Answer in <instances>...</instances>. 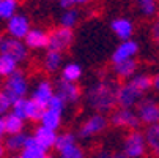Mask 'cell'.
I'll list each match as a JSON object with an SVG mask.
<instances>
[{
  "label": "cell",
  "instance_id": "obj_1",
  "mask_svg": "<svg viewBox=\"0 0 159 158\" xmlns=\"http://www.w3.org/2000/svg\"><path fill=\"white\" fill-rule=\"evenodd\" d=\"M118 82L113 78H101L88 87L85 92L87 104L96 111V114H107L117 104V90Z\"/></svg>",
  "mask_w": 159,
  "mask_h": 158
},
{
  "label": "cell",
  "instance_id": "obj_2",
  "mask_svg": "<svg viewBox=\"0 0 159 158\" xmlns=\"http://www.w3.org/2000/svg\"><path fill=\"white\" fill-rule=\"evenodd\" d=\"M2 92L8 98L10 104H13L19 98H25V95L29 92V81H27L25 73L22 70H16L13 74L5 78Z\"/></svg>",
  "mask_w": 159,
  "mask_h": 158
},
{
  "label": "cell",
  "instance_id": "obj_3",
  "mask_svg": "<svg viewBox=\"0 0 159 158\" xmlns=\"http://www.w3.org/2000/svg\"><path fill=\"white\" fill-rule=\"evenodd\" d=\"M0 54L10 55L17 63H20L27 59L29 49L25 48V44L22 40H16V38L5 35V36H0Z\"/></svg>",
  "mask_w": 159,
  "mask_h": 158
},
{
  "label": "cell",
  "instance_id": "obj_4",
  "mask_svg": "<svg viewBox=\"0 0 159 158\" xmlns=\"http://www.w3.org/2000/svg\"><path fill=\"white\" fill-rule=\"evenodd\" d=\"M145 150H147V142H145L143 133L132 130L125 139L123 153L128 158H142L145 155Z\"/></svg>",
  "mask_w": 159,
  "mask_h": 158
},
{
  "label": "cell",
  "instance_id": "obj_5",
  "mask_svg": "<svg viewBox=\"0 0 159 158\" xmlns=\"http://www.w3.org/2000/svg\"><path fill=\"white\" fill-rule=\"evenodd\" d=\"M145 93H142L140 90L135 89L129 81L118 85V90H117V104L120 108H125V109H132L134 106H137V103L142 100Z\"/></svg>",
  "mask_w": 159,
  "mask_h": 158
},
{
  "label": "cell",
  "instance_id": "obj_6",
  "mask_svg": "<svg viewBox=\"0 0 159 158\" xmlns=\"http://www.w3.org/2000/svg\"><path fill=\"white\" fill-rule=\"evenodd\" d=\"M137 117L140 123H145L148 127L151 125H157L159 123V103L147 98V100H140L137 103Z\"/></svg>",
  "mask_w": 159,
  "mask_h": 158
},
{
  "label": "cell",
  "instance_id": "obj_7",
  "mask_svg": "<svg viewBox=\"0 0 159 158\" xmlns=\"http://www.w3.org/2000/svg\"><path fill=\"white\" fill-rule=\"evenodd\" d=\"M74 40L73 29H66V27H58L49 33V43H48V49L49 51H57L63 52L71 46V43Z\"/></svg>",
  "mask_w": 159,
  "mask_h": 158
},
{
  "label": "cell",
  "instance_id": "obj_8",
  "mask_svg": "<svg viewBox=\"0 0 159 158\" xmlns=\"http://www.w3.org/2000/svg\"><path fill=\"white\" fill-rule=\"evenodd\" d=\"M30 21L25 14H13L10 19H7V35L16 40H24L25 35L30 30Z\"/></svg>",
  "mask_w": 159,
  "mask_h": 158
},
{
  "label": "cell",
  "instance_id": "obj_9",
  "mask_svg": "<svg viewBox=\"0 0 159 158\" xmlns=\"http://www.w3.org/2000/svg\"><path fill=\"white\" fill-rule=\"evenodd\" d=\"M55 95L65 103V104H74L80 100V89L76 82H68L63 79H58L57 85L54 87Z\"/></svg>",
  "mask_w": 159,
  "mask_h": 158
},
{
  "label": "cell",
  "instance_id": "obj_10",
  "mask_svg": "<svg viewBox=\"0 0 159 158\" xmlns=\"http://www.w3.org/2000/svg\"><path fill=\"white\" fill-rule=\"evenodd\" d=\"M107 128V119L104 117V114H95L90 116L80 127L79 130V136L82 139H88V138H93L96 134H99L101 131H104Z\"/></svg>",
  "mask_w": 159,
  "mask_h": 158
},
{
  "label": "cell",
  "instance_id": "obj_11",
  "mask_svg": "<svg viewBox=\"0 0 159 158\" xmlns=\"http://www.w3.org/2000/svg\"><path fill=\"white\" fill-rule=\"evenodd\" d=\"M110 123L118 128H131V130L139 128V125H140L137 114L132 109H125V108H120L112 112Z\"/></svg>",
  "mask_w": 159,
  "mask_h": 158
},
{
  "label": "cell",
  "instance_id": "obj_12",
  "mask_svg": "<svg viewBox=\"0 0 159 158\" xmlns=\"http://www.w3.org/2000/svg\"><path fill=\"white\" fill-rule=\"evenodd\" d=\"M137 52H139L137 41H134V40L121 41L112 54V62L115 65V63H121V62H126V60H132L137 55Z\"/></svg>",
  "mask_w": 159,
  "mask_h": 158
},
{
  "label": "cell",
  "instance_id": "obj_13",
  "mask_svg": "<svg viewBox=\"0 0 159 158\" xmlns=\"http://www.w3.org/2000/svg\"><path fill=\"white\" fill-rule=\"evenodd\" d=\"M55 138H57V131H52L49 128H44V127H38L33 133V139L36 142V146L44 150V152H49L51 149H54V144H55Z\"/></svg>",
  "mask_w": 159,
  "mask_h": 158
},
{
  "label": "cell",
  "instance_id": "obj_14",
  "mask_svg": "<svg viewBox=\"0 0 159 158\" xmlns=\"http://www.w3.org/2000/svg\"><path fill=\"white\" fill-rule=\"evenodd\" d=\"M22 41H24L27 49H44V48H48L49 33H46L41 29H30Z\"/></svg>",
  "mask_w": 159,
  "mask_h": 158
},
{
  "label": "cell",
  "instance_id": "obj_15",
  "mask_svg": "<svg viewBox=\"0 0 159 158\" xmlns=\"http://www.w3.org/2000/svg\"><path fill=\"white\" fill-rule=\"evenodd\" d=\"M54 93H55L54 92V84L51 81H48V79H43V81H39L35 85L33 92H32V100L48 106V103L54 97Z\"/></svg>",
  "mask_w": 159,
  "mask_h": 158
},
{
  "label": "cell",
  "instance_id": "obj_16",
  "mask_svg": "<svg viewBox=\"0 0 159 158\" xmlns=\"http://www.w3.org/2000/svg\"><path fill=\"white\" fill-rule=\"evenodd\" d=\"M110 29L112 32L115 33L120 40L126 41V40H131L132 38V33H134V26L132 22L126 17H118V19H113L110 22Z\"/></svg>",
  "mask_w": 159,
  "mask_h": 158
},
{
  "label": "cell",
  "instance_id": "obj_17",
  "mask_svg": "<svg viewBox=\"0 0 159 158\" xmlns=\"http://www.w3.org/2000/svg\"><path fill=\"white\" fill-rule=\"evenodd\" d=\"M39 122H41V127L49 128L52 131H57L61 125V114L57 112V111H52V109L46 108V111H44V114L41 116Z\"/></svg>",
  "mask_w": 159,
  "mask_h": 158
},
{
  "label": "cell",
  "instance_id": "obj_18",
  "mask_svg": "<svg viewBox=\"0 0 159 158\" xmlns=\"http://www.w3.org/2000/svg\"><path fill=\"white\" fill-rule=\"evenodd\" d=\"M113 71H115L117 78L120 79H129L137 71V62H135V59H132V60H126L121 63H115L113 65Z\"/></svg>",
  "mask_w": 159,
  "mask_h": 158
},
{
  "label": "cell",
  "instance_id": "obj_19",
  "mask_svg": "<svg viewBox=\"0 0 159 158\" xmlns=\"http://www.w3.org/2000/svg\"><path fill=\"white\" fill-rule=\"evenodd\" d=\"M46 111V104H41L32 98L25 100V120H38Z\"/></svg>",
  "mask_w": 159,
  "mask_h": 158
},
{
  "label": "cell",
  "instance_id": "obj_20",
  "mask_svg": "<svg viewBox=\"0 0 159 158\" xmlns=\"http://www.w3.org/2000/svg\"><path fill=\"white\" fill-rule=\"evenodd\" d=\"M143 136H145L147 147L159 158V123L148 127V130L145 131Z\"/></svg>",
  "mask_w": 159,
  "mask_h": 158
},
{
  "label": "cell",
  "instance_id": "obj_21",
  "mask_svg": "<svg viewBox=\"0 0 159 158\" xmlns=\"http://www.w3.org/2000/svg\"><path fill=\"white\" fill-rule=\"evenodd\" d=\"M61 52H57V51H48L46 55H44V60H43V66L44 70L49 71V73H55L60 66H61Z\"/></svg>",
  "mask_w": 159,
  "mask_h": 158
},
{
  "label": "cell",
  "instance_id": "obj_22",
  "mask_svg": "<svg viewBox=\"0 0 159 158\" xmlns=\"http://www.w3.org/2000/svg\"><path fill=\"white\" fill-rule=\"evenodd\" d=\"M24 122L19 119L17 116H14L13 112H10V114H7L3 117V123H5V133L7 134H17V133H22V130H24Z\"/></svg>",
  "mask_w": 159,
  "mask_h": 158
},
{
  "label": "cell",
  "instance_id": "obj_23",
  "mask_svg": "<svg viewBox=\"0 0 159 158\" xmlns=\"http://www.w3.org/2000/svg\"><path fill=\"white\" fill-rule=\"evenodd\" d=\"M25 138H27V134L24 133H17V134H10V136L7 138L5 141V149L13 152V153H17L20 152L22 149H24V142H25Z\"/></svg>",
  "mask_w": 159,
  "mask_h": 158
},
{
  "label": "cell",
  "instance_id": "obj_24",
  "mask_svg": "<svg viewBox=\"0 0 159 158\" xmlns=\"http://www.w3.org/2000/svg\"><path fill=\"white\" fill-rule=\"evenodd\" d=\"M74 144H76V136H74V133H71V131H65V133L57 134L54 149L60 153V152L66 150L68 147H71V146H74Z\"/></svg>",
  "mask_w": 159,
  "mask_h": 158
},
{
  "label": "cell",
  "instance_id": "obj_25",
  "mask_svg": "<svg viewBox=\"0 0 159 158\" xmlns=\"http://www.w3.org/2000/svg\"><path fill=\"white\" fill-rule=\"evenodd\" d=\"M82 76V68L79 63H68L61 70V79L68 82H77Z\"/></svg>",
  "mask_w": 159,
  "mask_h": 158
},
{
  "label": "cell",
  "instance_id": "obj_26",
  "mask_svg": "<svg viewBox=\"0 0 159 158\" xmlns=\"http://www.w3.org/2000/svg\"><path fill=\"white\" fill-rule=\"evenodd\" d=\"M17 70V62L10 55L0 54V78H8Z\"/></svg>",
  "mask_w": 159,
  "mask_h": 158
},
{
  "label": "cell",
  "instance_id": "obj_27",
  "mask_svg": "<svg viewBox=\"0 0 159 158\" xmlns=\"http://www.w3.org/2000/svg\"><path fill=\"white\" fill-rule=\"evenodd\" d=\"M129 82L142 93H147L151 89V78L148 74H134L132 78H129Z\"/></svg>",
  "mask_w": 159,
  "mask_h": 158
},
{
  "label": "cell",
  "instance_id": "obj_28",
  "mask_svg": "<svg viewBox=\"0 0 159 158\" xmlns=\"http://www.w3.org/2000/svg\"><path fill=\"white\" fill-rule=\"evenodd\" d=\"M19 5V0H0V19H10L13 14H16Z\"/></svg>",
  "mask_w": 159,
  "mask_h": 158
},
{
  "label": "cell",
  "instance_id": "obj_29",
  "mask_svg": "<svg viewBox=\"0 0 159 158\" xmlns=\"http://www.w3.org/2000/svg\"><path fill=\"white\" fill-rule=\"evenodd\" d=\"M77 19H79V13H77L74 8H70V10H65V13L61 14L60 24H61V27L73 29V27L77 24Z\"/></svg>",
  "mask_w": 159,
  "mask_h": 158
},
{
  "label": "cell",
  "instance_id": "obj_30",
  "mask_svg": "<svg viewBox=\"0 0 159 158\" xmlns=\"http://www.w3.org/2000/svg\"><path fill=\"white\" fill-rule=\"evenodd\" d=\"M140 8V11L145 16H153L157 11V5H156V0H135Z\"/></svg>",
  "mask_w": 159,
  "mask_h": 158
},
{
  "label": "cell",
  "instance_id": "obj_31",
  "mask_svg": "<svg viewBox=\"0 0 159 158\" xmlns=\"http://www.w3.org/2000/svg\"><path fill=\"white\" fill-rule=\"evenodd\" d=\"M60 158H85V153L77 144H74L71 147H68L66 150L60 152Z\"/></svg>",
  "mask_w": 159,
  "mask_h": 158
},
{
  "label": "cell",
  "instance_id": "obj_32",
  "mask_svg": "<svg viewBox=\"0 0 159 158\" xmlns=\"http://www.w3.org/2000/svg\"><path fill=\"white\" fill-rule=\"evenodd\" d=\"M46 156V152L41 150L39 147H27L22 149L19 158H44Z\"/></svg>",
  "mask_w": 159,
  "mask_h": 158
},
{
  "label": "cell",
  "instance_id": "obj_33",
  "mask_svg": "<svg viewBox=\"0 0 159 158\" xmlns=\"http://www.w3.org/2000/svg\"><path fill=\"white\" fill-rule=\"evenodd\" d=\"M25 100L27 98H19L11 104V112L22 120H25Z\"/></svg>",
  "mask_w": 159,
  "mask_h": 158
},
{
  "label": "cell",
  "instance_id": "obj_34",
  "mask_svg": "<svg viewBox=\"0 0 159 158\" xmlns=\"http://www.w3.org/2000/svg\"><path fill=\"white\" fill-rule=\"evenodd\" d=\"M48 109H52V111H57V112H60V114H63V111H65V108H66V104L54 93V97L49 100V103H48V106H46Z\"/></svg>",
  "mask_w": 159,
  "mask_h": 158
},
{
  "label": "cell",
  "instance_id": "obj_35",
  "mask_svg": "<svg viewBox=\"0 0 159 158\" xmlns=\"http://www.w3.org/2000/svg\"><path fill=\"white\" fill-rule=\"evenodd\" d=\"M96 158H128L123 152H109V150H102L96 155Z\"/></svg>",
  "mask_w": 159,
  "mask_h": 158
},
{
  "label": "cell",
  "instance_id": "obj_36",
  "mask_svg": "<svg viewBox=\"0 0 159 158\" xmlns=\"http://www.w3.org/2000/svg\"><path fill=\"white\" fill-rule=\"evenodd\" d=\"M10 108H11V104H10L8 98L3 95L2 90H0V114H5V112H7Z\"/></svg>",
  "mask_w": 159,
  "mask_h": 158
},
{
  "label": "cell",
  "instance_id": "obj_37",
  "mask_svg": "<svg viewBox=\"0 0 159 158\" xmlns=\"http://www.w3.org/2000/svg\"><path fill=\"white\" fill-rule=\"evenodd\" d=\"M153 38L159 44V22H156V24L153 26Z\"/></svg>",
  "mask_w": 159,
  "mask_h": 158
},
{
  "label": "cell",
  "instance_id": "obj_38",
  "mask_svg": "<svg viewBox=\"0 0 159 158\" xmlns=\"http://www.w3.org/2000/svg\"><path fill=\"white\" fill-rule=\"evenodd\" d=\"M151 87L159 92V74H156L154 78H151Z\"/></svg>",
  "mask_w": 159,
  "mask_h": 158
},
{
  "label": "cell",
  "instance_id": "obj_39",
  "mask_svg": "<svg viewBox=\"0 0 159 158\" xmlns=\"http://www.w3.org/2000/svg\"><path fill=\"white\" fill-rule=\"evenodd\" d=\"M5 136V123H3V117L0 116V139Z\"/></svg>",
  "mask_w": 159,
  "mask_h": 158
},
{
  "label": "cell",
  "instance_id": "obj_40",
  "mask_svg": "<svg viewBox=\"0 0 159 158\" xmlns=\"http://www.w3.org/2000/svg\"><path fill=\"white\" fill-rule=\"evenodd\" d=\"M88 2H90V0H70L71 5H85Z\"/></svg>",
  "mask_w": 159,
  "mask_h": 158
},
{
  "label": "cell",
  "instance_id": "obj_41",
  "mask_svg": "<svg viewBox=\"0 0 159 158\" xmlns=\"http://www.w3.org/2000/svg\"><path fill=\"white\" fill-rule=\"evenodd\" d=\"M3 155H5V147H3L2 142H0V158H3Z\"/></svg>",
  "mask_w": 159,
  "mask_h": 158
},
{
  "label": "cell",
  "instance_id": "obj_42",
  "mask_svg": "<svg viewBox=\"0 0 159 158\" xmlns=\"http://www.w3.org/2000/svg\"><path fill=\"white\" fill-rule=\"evenodd\" d=\"M44 158H54L52 155H49V153H46V156H44Z\"/></svg>",
  "mask_w": 159,
  "mask_h": 158
},
{
  "label": "cell",
  "instance_id": "obj_43",
  "mask_svg": "<svg viewBox=\"0 0 159 158\" xmlns=\"http://www.w3.org/2000/svg\"><path fill=\"white\" fill-rule=\"evenodd\" d=\"M11 158H19V155H14V156H11Z\"/></svg>",
  "mask_w": 159,
  "mask_h": 158
},
{
  "label": "cell",
  "instance_id": "obj_44",
  "mask_svg": "<svg viewBox=\"0 0 159 158\" xmlns=\"http://www.w3.org/2000/svg\"><path fill=\"white\" fill-rule=\"evenodd\" d=\"M157 22H159V19H157Z\"/></svg>",
  "mask_w": 159,
  "mask_h": 158
}]
</instances>
